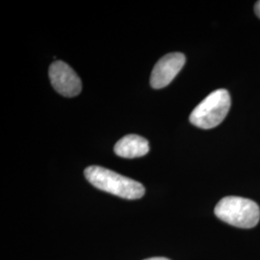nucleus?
I'll list each match as a JSON object with an SVG mask.
<instances>
[{"mask_svg":"<svg viewBox=\"0 0 260 260\" xmlns=\"http://www.w3.org/2000/svg\"><path fill=\"white\" fill-rule=\"evenodd\" d=\"M84 175L95 188L122 199L138 200L146 192L145 187L138 181L101 166L86 168Z\"/></svg>","mask_w":260,"mask_h":260,"instance_id":"nucleus-1","label":"nucleus"},{"mask_svg":"<svg viewBox=\"0 0 260 260\" xmlns=\"http://www.w3.org/2000/svg\"><path fill=\"white\" fill-rule=\"evenodd\" d=\"M231 95L224 89H218L196 106L189 120L192 124L203 129L218 126L231 109Z\"/></svg>","mask_w":260,"mask_h":260,"instance_id":"nucleus-3","label":"nucleus"},{"mask_svg":"<svg viewBox=\"0 0 260 260\" xmlns=\"http://www.w3.org/2000/svg\"><path fill=\"white\" fill-rule=\"evenodd\" d=\"M145 260H170L169 258L166 257H151V258H148V259Z\"/></svg>","mask_w":260,"mask_h":260,"instance_id":"nucleus-8","label":"nucleus"},{"mask_svg":"<svg viewBox=\"0 0 260 260\" xmlns=\"http://www.w3.org/2000/svg\"><path fill=\"white\" fill-rule=\"evenodd\" d=\"M114 150L120 157L129 159L142 157L149 153V141L139 135L129 134L117 142Z\"/></svg>","mask_w":260,"mask_h":260,"instance_id":"nucleus-6","label":"nucleus"},{"mask_svg":"<svg viewBox=\"0 0 260 260\" xmlns=\"http://www.w3.org/2000/svg\"><path fill=\"white\" fill-rule=\"evenodd\" d=\"M49 79L56 92L74 98L82 91V83L75 71L62 61H55L49 67Z\"/></svg>","mask_w":260,"mask_h":260,"instance_id":"nucleus-4","label":"nucleus"},{"mask_svg":"<svg viewBox=\"0 0 260 260\" xmlns=\"http://www.w3.org/2000/svg\"><path fill=\"white\" fill-rule=\"evenodd\" d=\"M215 215L224 223L236 228L251 229L260 220V208L253 201L230 196L222 199L215 207Z\"/></svg>","mask_w":260,"mask_h":260,"instance_id":"nucleus-2","label":"nucleus"},{"mask_svg":"<svg viewBox=\"0 0 260 260\" xmlns=\"http://www.w3.org/2000/svg\"><path fill=\"white\" fill-rule=\"evenodd\" d=\"M186 57L183 53L174 52L163 56L154 66L150 85L153 89H162L171 83L185 65Z\"/></svg>","mask_w":260,"mask_h":260,"instance_id":"nucleus-5","label":"nucleus"},{"mask_svg":"<svg viewBox=\"0 0 260 260\" xmlns=\"http://www.w3.org/2000/svg\"><path fill=\"white\" fill-rule=\"evenodd\" d=\"M254 12L256 14V16L260 19V1H257L254 5Z\"/></svg>","mask_w":260,"mask_h":260,"instance_id":"nucleus-7","label":"nucleus"}]
</instances>
